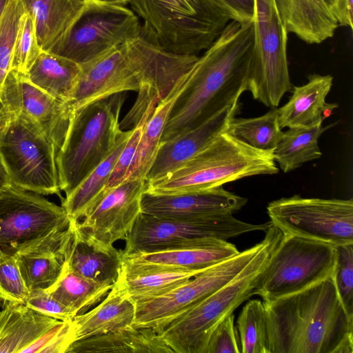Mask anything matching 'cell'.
Listing matches in <instances>:
<instances>
[{"instance_id": "23", "label": "cell", "mask_w": 353, "mask_h": 353, "mask_svg": "<svg viewBox=\"0 0 353 353\" xmlns=\"http://www.w3.org/2000/svg\"><path fill=\"white\" fill-rule=\"evenodd\" d=\"M134 317V303L116 281L98 305L72 319V344L131 326Z\"/></svg>"}, {"instance_id": "26", "label": "cell", "mask_w": 353, "mask_h": 353, "mask_svg": "<svg viewBox=\"0 0 353 353\" xmlns=\"http://www.w3.org/2000/svg\"><path fill=\"white\" fill-rule=\"evenodd\" d=\"M202 271L159 266L123 258L121 272L117 281L135 303L161 295Z\"/></svg>"}, {"instance_id": "46", "label": "cell", "mask_w": 353, "mask_h": 353, "mask_svg": "<svg viewBox=\"0 0 353 353\" xmlns=\"http://www.w3.org/2000/svg\"><path fill=\"white\" fill-rule=\"evenodd\" d=\"M12 184L6 166L0 155V192Z\"/></svg>"}, {"instance_id": "16", "label": "cell", "mask_w": 353, "mask_h": 353, "mask_svg": "<svg viewBox=\"0 0 353 353\" xmlns=\"http://www.w3.org/2000/svg\"><path fill=\"white\" fill-rule=\"evenodd\" d=\"M146 181H124L108 193L83 218L77 227L87 236L106 247L125 240L141 213Z\"/></svg>"}, {"instance_id": "42", "label": "cell", "mask_w": 353, "mask_h": 353, "mask_svg": "<svg viewBox=\"0 0 353 353\" xmlns=\"http://www.w3.org/2000/svg\"><path fill=\"white\" fill-rule=\"evenodd\" d=\"M232 314L223 319L212 332L205 353H241Z\"/></svg>"}, {"instance_id": "38", "label": "cell", "mask_w": 353, "mask_h": 353, "mask_svg": "<svg viewBox=\"0 0 353 353\" xmlns=\"http://www.w3.org/2000/svg\"><path fill=\"white\" fill-rule=\"evenodd\" d=\"M23 12L21 0H10L0 19V104L3 84L10 70L12 48L19 20Z\"/></svg>"}, {"instance_id": "22", "label": "cell", "mask_w": 353, "mask_h": 353, "mask_svg": "<svg viewBox=\"0 0 353 353\" xmlns=\"http://www.w3.org/2000/svg\"><path fill=\"white\" fill-rule=\"evenodd\" d=\"M307 78L305 84L294 86L288 102L277 108L281 128L313 127L322 123L338 107L335 103L326 101L333 83L332 76L312 74Z\"/></svg>"}, {"instance_id": "30", "label": "cell", "mask_w": 353, "mask_h": 353, "mask_svg": "<svg viewBox=\"0 0 353 353\" xmlns=\"http://www.w3.org/2000/svg\"><path fill=\"white\" fill-rule=\"evenodd\" d=\"M133 128L123 130L112 152L71 192L62 199L61 206L70 220L83 219L105 196V188L117 160Z\"/></svg>"}, {"instance_id": "33", "label": "cell", "mask_w": 353, "mask_h": 353, "mask_svg": "<svg viewBox=\"0 0 353 353\" xmlns=\"http://www.w3.org/2000/svg\"><path fill=\"white\" fill-rule=\"evenodd\" d=\"M326 129L322 123L310 128H290L283 132L272 152L274 161L283 172H288L306 162L320 158L322 153L318 140Z\"/></svg>"}, {"instance_id": "10", "label": "cell", "mask_w": 353, "mask_h": 353, "mask_svg": "<svg viewBox=\"0 0 353 353\" xmlns=\"http://www.w3.org/2000/svg\"><path fill=\"white\" fill-rule=\"evenodd\" d=\"M254 47L248 90L254 99L277 108L292 90L287 58L288 32L274 0H254Z\"/></svg>"}, {"instance_id": "27", "label": "cell", "mask_w": 353, "mask_h": 353, "mask_svg": "<svg viewBox=\"0 0 353 353\" xmlns=\"http://www.w3.org/2000/svg\"><path fill=\"white\" fill-rule=\"evenodd\" d=\"M21 1L34 22L41 50L49 52L65 37L86 6L81 0Z\"/></svg>"}, {"instance_id": "11", "label": "cell", "mask_w": 353, "mask_h": 353, "mask_svg": "<svg viewBox=\"0 0 353 353\" xmlns=\"http://www.w3.org/2000/svg\"><path fill=\"white\" fill-rule=\"evenodd\" d=\"M270 221L252 224L232 214L181 221L141 212L125 239L124 254L150 252L198 245L212 239H228L253 231H266Z\"/></svg>"}, {"instance_id": "25", "label": "cell", "mask_w": 353, "mask_h": 353, "mask_svg": "<svg viewBox=\"0 0 353 353\" xmlns=\"http://www.w3.org/2000/svg\"><path fill=\"white\" fill-rule=\"evenodd\" d=\"M63 321L23 303H7L0 311V353H24Z\"/></svg>"}, {"instance_id": "36", "label": "cell", "mask_w": 353, "mask_h": 353, "mask_svg": "<svg viewBox=\"0 0 353 353\" xmlns=\"http://www.w3.org/2000/svg\"><path fill=\"white\" fill-rule=\"evenodd\" d=\"M236 329L241 353H269L265 310L259 299L249 301L240 312Z\"/></svg>"}, {"instance_id": "13", "label": "cell", "mask_w": 353, "mask_h": 353, "mask_svg": "<svg viewBox=\"0 0 353 353\" xmlns=\"http://www.w3.org/2000/svg\"><path fill=\"white\" fill-rule=\"evenodd\" d=\"M262 245L263 240L161 295L136 301L132 326L150 327L159 333L169 323L235 278Z\"/></svg>"}, {"instance_id": "34", "label": "cell", "mask_w": 353, "mask_h": 353, "mask_svg": "<svg viewBox=\"0 0 353 353\" xmlns=\"http://www.w3.org/2000/svg\"><path fill=\"white\" fill-rule=\"evenodd\" d=\"M113 285L87 279L70 270L66 263L59 281L46 291L77 316L84 314L101 302Z\"/></svg>"}, {"instance_id": "7", "label": "cell", "mask_w": 353, "mask_h": 353, "mask_svg": "<svg viewBox=\"0 0 353 353\" xmlns=\"http://www.w3.org/2000/svg\"><path fill=\"white\" fill-rule=\"evenodd\" d=\"M153 47L141 35L81 65L72 96V112L94 101L128 91L145 90L153 65Z\"/></svg>"}, {"instance_id": "39", "label": "cell", "mask_w": 353, "mask_h": 353, "mask_svg": "<svg viewBox=\"0 0 353 353\" xmlns=\"http://www.w3.org/2000/svg\"><path fill=\"white\" fill-rule=\"evenodd\" d=\"M335 248L336 263L331 279L345 310L353 318V244Z\"/></svg>"}, {"instance_id": "24", "label": "cell", "mask_w": 353, "mask_h": 353, "mask_svg": "<svg viewBox=\"0 0 353 353\" xmlns=\"http://www.w3.org/2000/svg\"><path fill=\"white\" fill-rule=\"evenodd\" d=\"M288 34L309 44L332 38L339 26L324 0H274Z\"/></svg>"}, {"instance_id": "18", "label": "cell", "mask_w": 353, "mask_h": 353, "mask_svg": "<svg viewBox=\"0 0 353 353\" xmlns=\"http://www.w3.org/2000/svg\"><path fill=\"white\" fill-rule=\"evenodd\" d=\"M247 202L246 198L230 192L223 186L178 194H157L145 190L141 198V212L163 219L194 221L233 214Z\"/></svg>"}, {"instance_id": "4", "label": "cell", "mask_w": 353, "mask_h": 353, "mask_svg": "<svg viewBox=\"0 0 353 353\" xmlns=\"http://www.w3.org/2000/svg\"><path fill=\"white\" fill-rule=\"evenodd\" d=\"M278 172L272 152L254 148L225 130L175 170L146 182L145 190L157 194L201 191Z\"/></svg>"}, {"instance_id": "37", "label": "cell", "mask_w": 353, "mask_h": 353, "mask_svg": "<svg viewBox=\"0 0 353 353\" xmlns=\"http://www.w3.org/2000/svg\"><path fill=\"white\" fill-rule=\"evenodd\" d=\"M41 52L34 22L24 10L13 45L10 70L26 75Z\"/></svg>"}, {"instance_id": "43", "label": "cell", "mask_w": 353, "mask_h": 353, "mask_svg": "<svg viewBox=\"0 0 353 353\" xmlns=\"http://www.w3.org/2000/svg\"><path fill=\"white\" fill-rule=\"evenodd\" d=\"M25 305L48 316L61 321L72 319L76 316L70 308L52 297L46 290H30Z\"/></svg>"}, {"instance_id": "2", "label": "cell", "mask_w": 353, "mask_h": 353, "mask_svg": "<svg viewBox=\"0 0 353 353\" xmlns=\"http://www.w3.org/2000/svg\"><path fill=\"white\" fill-rule=\"evenodd\" d=\"M263 302L269 353L353 352V318L345 310L331 277Z\"/></svg>"}, {"instance_id": "31", "label": "cell", "mask_w": 353, "mask_h": 353, "mask_svg": "<svg viewBox=\"0 0 353 353\" xmlns=\"http://www.w3.org/2000/svg\"><path fill=\"white\" fill-rule=\"evenodd\" d=\"M81 70V65L70 59L42 51L25 76L52 97L68 102Z\"/></svg>"}, {"instance_id": "49", "label": "cell", "mask_w": 353, "mask_h": 353, "mask_svg": "<svg viewBox=\"0 0 353 353\" xmlns=\"http://www.w3.org/2000/svg\"><path fill=\"white\" fill-rule=\"evenodd\" d=\"M10 0H0V19Z\"/></svg>"}, {"instance_id": "1", "label": "cell", "mask_w": 353, "mask_h": 353, "mask_svg": "<svg viewBox=\"0 0 353 353\" xmlns=\"http://www.w3.org/2000/svg\"><path fill=\"white\" fill-rule=\"evenodd\" d=\"M254 38L253 21L232 20L226 25L190 71L172 108L161 141L201 125L239 102L242 93L248 90Z\"/></svg>"}, {"instance_id": "35", "label": "cell", "mask_w": 353, "mask_h": 353, "mask_svg": "<svg viewBox=\"0 0 353 353\" xmlns=\"http://www.w3.org/2000/svg\"><path fill=\"white\" fill-rule=\"evenodd\" d=\"M279 121L276 108L265 114L254 118H232L226 132L251 147L273 152L279 142L283 131Z\"/></svg>"}, {"instance_id": "3", "label": "cell", "mask_w": 353, "mask_h": 353, "mask_svg": "<svg viewBox=\"0 0 353 353\" xmlns=\"http://www.w3.org/2000/svg\"><path fill=\"white\" fill-rule=\"evenodd\" d=\"M141 20V35L177 54L206 50L232 20L218 0H128Z\"/></svg>"}, {"instance_id": "50", "label": "cell", "mask_w": 353, "mask_h": 353, "mask_svg": "<svg viewBox=\"0 0 353 353\" xmlns=\"http://www.w3.org/2000/svg\"><path fill=\"white\" fill-rule=\"evenodd\" d=\"M324 1L327 3V5L329 6L330 9V7L332 6V4L334 3V0H324Z\"/></svg>"}, {"instance_id": "12", "label": "cell", "mask_w": 353, "mask_h": 353, "mask_svg": "<svg viewBox=\"0 0 353 353\" xmlns=\"http://www.w3.org/2000/svg\"><path fill=\"white\" fill-rule=\"evenodd\" d=\"M272 224L284 234L330 243L353 244V200L304 198L300 195L270 202Z\"/></svg>"}, {"instance_id": "6", "label": "cell", "mask_w": 353, "mask_h": 353, "mask_svg": "<svg viewBox=\"0 0 353 353\" xmlns=\"http://www.w3.org/2000/svg\"><path fill=\"white\" fill-rule=\"evenodd\" d=\"M126 98L120 92L73 112L56 161L59 188L71 192L117 145L123 130L119 117Z\"/></svg>"}, {"instance_id": "41", "label": "cell", "mask_w": 353, "mask_h": 353, "mask_svg": "<svg viewBox=\"0 0 353 353\" xmlns=\"http://www.w3.org/2000/svg\"><path fill=\"white\" fill-rule=\"evenodd\" d=\"M152 113L148 112L144 115L140 122L133 128L132 133L119 154L117 162L112 169L105 188V195L108 192L125 181L129 168L133 161L143 127Z\"/></svg>"}, {"instance_id": "40", "label": "cell", "mask_w": 353, "mask_h": 353, "mask_svg": "<svg viewBox=\"0 0 353 353\" xmlns=\"http://www.w3.org/2000/svg\"><path fill=\"white\" fill-rule=\"evenodd\" d=\"M14 256H0V301L23 303L29 295Z\"/></svg>"}, {"instance_id": "45", "label": "cell", "mask_w": 353, "mask_h": 353, "mask_svg": "<svg viewBox=\"0 0 353 353\" xmlns=\"http://www.w3.org/2000/svg\"><path fill=\"white\" fill-rule=\"evenodd\" d=\"M330 10L339 26L352 29L353 0H334Z\"/></svg>"}, {"instance_id": "44", "label": "cell", "mask_w": 353, "mask_h": 353, "mask_svg": "<svg viewBox=\"0 0 353 353\" xmlns=\"http://www.w3.org/2000/svg\"><path fill=\"white\" fill-rule=\"evenodd\" d=\"M229 12L232 20L241 23L252 21L254 0H218Z\"/></svg>"}, {"instance_id": "47", "label": "cell", "mask_w": 353, "mask_h": 353, "mask_svg": "<svg viewBox=\"0 0 353 353\" xmlns=\"http://www.w3.org/2000/svg\"><path fill=\"white\" fill-rule=\"evenodd\" d=\"M85 3L114 4L125 6L128 0H81Z\"/></svg>"}, {"instance_id": "9", "label": "cell", "mask_w": 353, "mask_h": 353, "mask_svg": "<svg viewBox=\"0 0 353 353\" xmlns=\"http://www.w3.org/2000/svg\"><path fill=\"white\" fill-rule=\"evenodd\" d=\"M57 154L42 130L20 113L0 130V155L12 184L21 189L60 196Z\"/></svg>"}, {"instance_id": "20", "label": "cell", "mask_w": 353, "mask_h": 353, "mask_svg": "<svg viewBox=\"0 0 353 353\" xmlns=\"http://www.w3.org/2000/svg\"><path fill=\"white\" fill-rule=\"evenodd\" d=\"M239 110V102L221 110L201 125L160 143L146 182L158 179L194 155L216 135L225 132Z\"/></svg>"}, {"instance_id": "48", "label": "cell", "mask_w": 353, "mask_h": 353, "mask_svg": "<svg viewBox=\"0 0 353 353\" xmlns=\"http://www.w3.org/2000/svg\"><path fill=\"white\" fill-rule=\"evenodd\" d=\"M13 114V113L8 111L2 104H0V130Z\"/></svg>"}, {"instance_id": "5", "label": "cell", "mask_w": 353, "mask_h": 353, "mask_svg": "<svg viewBox=\"0 0 353 353\" xmlns=\"http://www.w3.org/2000/svg\"><path fill=\"white\" fill-rule=\"evenodd\" d=\"M281 235L282 232L272 224L265 231L259 252L235 278L169 323L159 333L174 353H205L216 327L254 295L258 277Z\"/></svg>"}, {"instance_id": "15", "label": "cell", "mask_w": 353, "mask_h": 353, "mask_svg": "<svg viewBox=\"0 0 353 353\" xmlns=\"http://www.w3.org/2000/svg\"><path fill=\"white\" fill-rule=\"evenodd\" d=\"M70 221L62 206L11 184L0 192V256H14Z\"/></svg>"}, {"instance_id": "19", "label": "cell", "mask_w": 353, "mask_h": 353, "mask_svg": "<svg viewBox=\"0 0 353 353\" xmlns=\"http://www.w3.org/2000/svg\"><path fill=\"white\" fill-rule=\"evenodd\" d=\"M72 228L71 220L67 228L48 234L14 255L29 290H49L59 281L67 263Z\"/></svg>"}, {"instance_id": "21", "label": "cell", "mask_w": 353, "mask_h": 353, "mask_svg": "<svg viewBox=\"0 0 353 353\" xmlns=\"http://www.w3.org/2000/svg\"><path fill=\"white\" fill-rule=\"evenodd\" d=\"M73 221V220H72ZM73 221L72 236L67 252L68 268L94 282L114 285L121 272L123 252L106 247L87 236Z\"/></svg>"}, {"instance_id": "17", "label": "cell", "mask_w": 353, "mask_h": 353, "mask_svg": "<svg viewBox=\"0 0 353 353\" xmlns=\"http://www.w3.org/2000/svg\"><path fill=\"white\" fill-rule=\"evenodd\" d=\"M1 103L10 112L20 113L35 123L59 151L73 114L65 102L37 87L25 75L10 70Z\"/></svg>"}, {"instance_id": "32", "label": "cell", "mask_w": 353, "mask_h": 353, "mask_svg": "<svg viewBox=\"0 0 353 353\" xmlns=\"http://www.w3.org/2000/svg\"><path fill=\"white\" fill-rule=\"evenodd\" d=\"M187 77L170 94L158 103L145 122L125 180L141 179L146 181L157 154L170 112L184 88Z\"/></svg>"}, {"instance_id": "28", "label": "cell", "mask_w": 353, "mask_h": 353, "mask_svg": "<svg viewBox=\"0 0 353 353\" xmlns=\"http://www.w3.org/2000/svg\"><path fill=\"white\" fill-rule=\"evenodd\" d=\"M239 252L234 244L225 240L212 239L201 245L180 249L123 253V258L159 266L204 270Z\"/></svg>"}, {"instance_id": "14", "label": "cell", "mask_w": 353, "mask_h": 353, "mask_svg": "<svg viewBox=\"0 0 353 353\" xmlns=\"http://www.w3.org/2000/svg\"><path fill=\"white\" fill-rule=\"evenodd\" d=\"M141 35L140 19L125 6L86 3L68 34L50 52L81 65Z\"/></svg>"}, {"instance_id": "8", "label": "cell", "mask_w": 353, "mask_h": 353, "mask_svg": "<svg viewBox=\"0 0 353 353\" xmlns=\"http://www.w3.org/2000/svg\"><path fill=\"white\" fill-rule=\"evenodd\" d=\"M335 263L334 245L282 233L258 277L254 295L269 301L303 290L331 277Z\"/></svg>"}, {"instance_id": "29", "label": "cell", "mask_w": 353, "mask_h": 353, "mask_svg": "<svg viewBox=\"0 0 353 353\" xmlns=\"http://www.w3.org/2000/svg\"><path fill=\"white\" fill-rule=\"evenodd\" d=\"M66 353H174L150 327L129 326L73 343Z\"/></svg>"}]
</instances>
